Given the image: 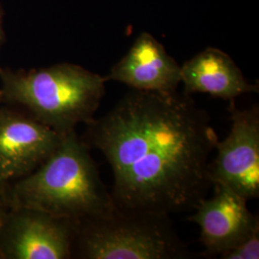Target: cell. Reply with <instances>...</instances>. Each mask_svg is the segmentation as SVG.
Wrapping results in <instances>:
<instances>
[{
    "instance_id": "6da1fadb",
    "label": "cell",
    "mask_w": 259,
    "mask_h": 259,
    "mask_svg": "<svg viewBox=\"0 0 259 259\" xmlns=\"http://www.w3.org/2000/svg\"><path fill=\"white\" fill-rule=\"evenodd\" d=\"M85 126L82 139L111 165L119 209L184 212L212 186L208 158L219 139L191 95L131 90Z\"/></svg>"
},
{
    "instance_id": "7a4b0ae2",
    "label": "cell",
    "mask_w": 259,
    "mask_h": 259,
    "mask_svg": "<svg viewBox=\"0 0 259 259\" xmlns=\"http://www.w3.org/2000/svg\"><path fill=\"white\" fill-rule=\"evenodd\" d=\"M10 197L12 205L37 208L79 223L116 208L91 148L76 131L64 136L35 171L10 184Z\"/></svg>"
},
{
    "instance_id": "3957f363",
    "label": "cell",
    "mask_w": 259,
    "mask_h": 259,
    "mask_svg": "<svg viewBox=\"0 0 259 259\" xmlns=\"http://www.w3.org/2000/svg\"><path fill=\"white\" fill-rule=\"evenodd\" d=\"M3 103L17 105L61 136L93 120L106 93V78L80 65L62 63L45 68L0 67Z\"/></svg>"
},
{
    "instance_id": "277c9868",
    "label": "cell",
    "mask_w": 259,
    "mask_h": 259,
    "mask_svg": "<svg viewBox=\"0 0 259 259\" xmlns=\"http://www.w3.org/2000/svg\"><path fill=\"white\" fill-rule=\"evenodd\" d=\"M188 259L194 254L176 232L170 215L115 208L80 223L73 257Z\"/></svg>"
},
{
    "instance_id": "5b68a950",
    "label": "cell",
    "mask_w": 259,
    "mask_h": 259,
    "mask_svg": "<svg viewBox=\"0 0 259 259\" xmlns=\"http://www.w3.org/2000/svg\"><path fill=\"white\" fill-rule=\"evenodd\" d=\"M80 223L44 210L12 205L0 221L4 259L73 257Z\"/></svg>"
},
{
    "instance_id": "8992f818",
    "label": "cell",
    "mask_w": 259,
    "mask_h": 259,
    "mask_svg": "<svg viewBox=\"0 0 259 259\" xmlns=\"http://www.w3.org/2000/svg\"><path fill=\"white\" fill-rule=\"evenodd\" d=\"M232 127L229 136L216 141L217 156L210 163L213 184L229 186L247 199L259 196V108H236L230 102Z\"/></svg>"
},
{
    "instance_id": "52a82bcc",
    "label": "cell",
    "mask_w": 259,
    "mask_h": 259,
    "mask_svg": "<svg viewBox=\"0 0 259 259\" xmlns=\"http://www.w3.org/2000/svg\"><path fill=\"white\" fill-rule=\"evenodd\" d=\"M64 136L27 112L0 107V180L12 184L41 165Z\"/></svg>"
},
{
    "instance_id": "ba28073f",
    "label": "cell",
    "mask_w": 259,
    "mask_h": 259,
    "mask_svg": "<svg viewBox=\"0 0 259 259\" xmlns=\"http://www.w3.org/2000/svg\"><path fill=\"white\" fill-rule=\"evenodd\" d=\"M212 186V197L200 201L187 220L201 228L204 254L221 256L259 228V218L249 210L248 200L232 188L219 183Z\"/></svg>"
},
{
    "instance_id": "9c48e42d",
    "label": "cell",
    "mask_w": 259,
    "mask_h": 259,
    "mask_svg": "<svg viewBox=\"0 0 259 259\" xmlns=\"http://www.w3.org/2000/svg\"><path fill=\"white\" fill-rule=\"evenodd\" d=\"M105 78L125 83L132 90L171 93L181 83V65L157 38L142 33Z\"/></svg>"
},
{
    "instance_id": "30bf717a",
    "label": "cell",
    "mask_w": 259,
    "mask_h": 259,
    "mask_svg": "<svg viewBox=\"0 0 259 259\" xmlns=\"http://www.w3.org/2000/svg\"><path fill=\"white\" fill-rule=\"evenodd\" d=\"M184 93H206L229 102L245 93H258V84L250 83L232 58L222 50L207 47L181 65Z\"/></svg>"
},
{
    "instance_id": "8fae6325",
    "label": "cell",
    "mask_w": 259,
    "mask_h": 259,
    "mask_svg": "<svg viewBox=\"0 0 259 259\" xmlns=\"http://www.w3.org/2000/svg\"><path fill=\"white\" fill-rule=\"evenodd\" d=\"M222 259H258L259 228L249 237L220 256Z\"/></svg>"
},
{
    "instance_id": "7c38bea8",
    "label": "cell",
    "mask_w": 259,
    "mask_h": 259,
    "mask_svg": "<svg viewBox=\"0 0 259 259\" xmlns=\"http://www.w3.org/2000/svg\"><path fill=\"white\" fill-rule=\"evenodd\" d=\"M12 206L10 197V184L0 180V221Z\"/></svg>"
},
{
    "instance_id": "4fadbf2b",
    "label": "cell",
    "mask_w": 259,
    "mask_h": 259,
    "mask_svg": "<svg viewBox=\"0 0 259 259\" xmlns=\"http://www.w3.org/2000/svg\"><path fill=\"white\" fill-rule=\"evenodd\" d=\"M2 41H3V28H2V15H1V11H0V47L2 45Z\"/></svg>"
},
{
    "instance_id": "5bb4252c",
    "label": "cell",
    "mask_w": 259,
    "mask_h": 259,
    "mask_svg": "<svg viewBox=\"0 0 259 259\" xmlns=\"http://www.w3.org/2000/svg\"><path fill=\"white\" fill-rule=\"evenodd\" d=\"M2 104H3V97H2V94H1V92H0V107L2 106Z\"/></svg>"
},
{
    "instance_id": "9a60e30c",
    "label": "cell",
    "mask_w": 259,
    "mask_h": 259,
    "mask_svg": "<svg viewBox=\"0 0 259 259\" xmlns=\"http://www.w3.org/2000/svg\"><path fill=\"white\" fill-rule=\"evenodd\" d=\"M0 259H4V256H3V253H2L1 250H0Z\"/></svg>"
}]
</instances>
